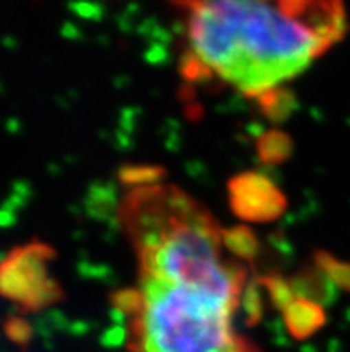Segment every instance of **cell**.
<instances>
[{
	"mask_svg": "<svg viewBox=\"0 0 350 352\" xmlns=\"http://www.w3.org/2000/svg\"><path fill=\"white\" fill-rule=\"evenodd\" d=\"M186 67L261 98L297 79L347 32L343 0H175Z\"/></svg>",
	"mask_w": 350,
	"mask_h": 352,
	"instance_id": "cell-1",
	"label": "cell"
},
{
	"mask_svg": "<svg viewBox=\"0 0 350 352\" xmlns=\"http://www.w3.org/2000/svg\"><path fill=\"white\" fill-rule=\"evenodd\" d=\"M243 288L138 272L129 352H256L234 326Z\"/></svg>",
	"mask_w": 350,
	"mask_h": 352,
	"instance_id": "cell-2",
	"label": "cell"
}]
</instances>
